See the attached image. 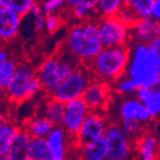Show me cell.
I'll return each mask as SVG.
<instances>
[{"label":"cell","mask_w":160,"mask_h":160,"mask_svg":"<svg viewBox=\"0 0 160 160\" xmlns=\"http://www.w3.org/2000/svg\"><path fill=\"white\" fill-rule=\"evenodd\" d=\"M126 75L137 88H152L160 84V52L148 44L138 43L129 52Z\"/></svg>","instance_id":"cell-1"},{"label":"cell","mask_w":160,"mask_h":160,"mask_svg":"<svg viewBox=\"0 0 160 160\" xmlns=\"http://www.w3.org/2000/svg\"><path fill=\"white\" fill-rule=\"evenodd\" d=\"M129 52L130 49L127 45L102 47L90 62L92 73L103 82H114L117 78L126 74Z\"/></svg>","instance_id":"cell-2"},{"label":"cell","mask_w":160,"mask_h":160,"mask_svg":"<svg viewBox=\"0 0 160 160\" xmlns=\"http://www.w3.org/2000/svg\"><path fill=\"white\" fill-rule=\"evenodd\" d=\"M102 47L95 22H88L74 26L66 37L67 51L84 63H90Z\"/></svg>","instance_id":"cell-3"},{"label":"cell","mask_w":160,"mask_h":160,"mask_svg":"<svg viewBox=\"0 0 160 160\" xmlns=\"http://www.w3.org/2000/svg\"><path fill=\"white\" fill-rule=\"evenodd\" d=\"M42 90L36 71L30 64L22 63L17 65L12 78L6 88V94L12 102H24L30 99Z\"/></svg>","instance_id":"cell-4"},{"label":"cell","mask_w":160,"mask_h":160,"mask_svg":"<svg viewBox=\"0 0 160 160\" xmlns=\"http://www.w3.org/2000/svg\"><path fill=\"white\" fill-rule=\"evenodd\" d=\"M96 26L103 47L127 45L131 37L130 27L118 16L103 17Z\"/></svg>","instance_id":"cell-5"},{"label":"cell","mask_w":160,"mask_h":160,"mask_svg":"<svg viewBox=\"0 0 160 160\" xmlns=\"http://www.w3.org/2000/svg\"><path fill=\"white\" fill-rule=\"evenodd\" d=\"M91 81V76L83 68H75L68 76L62 80L55 91L52 93V98L66 103L72 100L82 98L86 86Z\"/></svg>","instance_id":"cell-6"},{"label":"cell","mask_w":160,"mask_h":160,"mask_svg":"<svg viewBox=\"0 0 160 160\" xmlns=\"http://www.w3.org/2000/svg\"><path fill=\"white\" fill-rule=\"evenodd\" d=\"M108 148L107 160H126L132 153V139L122 131L120 126L111 124L107 127L103 134Z\"/></svg>","instance_id":"cell-7"},{"label":"cell","mask_w":160,"mask_h":160,"mask_svg":"<svg viewBox=\"0 0 160 160\" xmlns=\"http://www.w3.org/2000/svg\"><path fill=\"white\" fill-rule=\"evenodd\" d=\"M90 111L91 110L88 109L82 98L66 102L64 108V114L61 122L62 128L69 136H76Z\"/></svg>","instance_id":"cell-8"},{"label":"cell","mask_w":160,"mask_h":160,"mask_svg":"<svg viewBox=\"0 0 160 160\" xmlns=\"http://www.w3.org/2000/svg\"><path fill=\"white\" fill-rule=\"evenodd\" d=\"M107 127L108 123L101 113L98 111H90L82 127L76 133L78 143L81 146L85 142L94 141L102 138L107 130Z\"/></svg>","instance_id":"cell-9"},{"label":"cell","mask_w":160,"mask_h":160,"mask_svg":"<svg viewBox=\"0 0 160 160\" xmlns=\"http://www.w3.org/2000/svg\"><path fill=\"white\" fill-rule=\"evenodd\" d=\"M36 74L42 88L52 94L63 80V75L59 69V57L53 56L46 58L36 71Z\"/></svg>","instance_id":"cell-10"},{"label":"cell","mask_w":160,"mask_h":160,"mask_svg":"<svg viewBox=\"0 0 160 160\" xmlns=\"http://www.w3.org/2000/svg\"><path fill=\"white\" fill-rule=\"evenodd\" d=\"M82 99L91 111L100 112L107 107L110 100V88L108 83L101 80H91L83 93Z\"/></svg>","instance_id":"cell-11"},{"label":"cell","mask_w":160,"mask_h":160,"mask_svg":"<svg viewBox=\"0 0 160 160\" xmlns=\"http://www.w3.org/2000/svg\"><path fill=\"white\" fill-rule=\"evenodd\" d=\"M22 16L8 8L0 7V43H9L18 35Z\"/></svg>","instance_id":"cell-12"},{"label":"cell","mask_w":160,"mask_h":160,"mask_svg":"<svg viewBox=\"0 0 160 160\" xmlns=\"http://www.w3.org/2000/svg\"><path fill=\"white\" fill-rule=\"evenodd\" d=\"M131 36L138 43L149 44L152 39L158 37L160 34V25L158 20L151 17L148 18H139L130 27Z\"/></svg>","instance_id":"cell-13"},{"label":"cell","mask_w":160,"mask_h":160,"mask_svg":"<svg viewBox=\"0 0 160 160\" xmlns=\"http://www.w3.org/2000/svg\"><path fill=\"white\" fill-rule=\"evenodd\" d=\"M68 136L69 134L62 127L55 126L46 137V141L52 153V160H63L66 158Z\"/></svg>","instance_id":"cell-14"},{"label":"cell","mask_w":160,"mask_h":160,"mask_svg":"<svg viewBox=\"0 0 160 160\" xmlns=\"http://www.w3.org/2000/svg\"><path fill=\"white\" fill-rule=\"evenodd\" d=\"M121 119H132L139 122L144 123L152 119L148 110L143 104L139 101L138 98H128L120 105Z\"/></svg>","instance_id":"cell-15"},{"label":"cell","mask_w":160,"mask_h":160,"mask_svg":"<svg viewBox=\"0 0 160 160\" xmlns=\"http://www.w3.org/2000/svg\"><path fill=\"white\" fill-rule=\"evenodd\" d=\"M136 96L148 110L150 117L157 118L160 113V90L159 86L138 88Z\"/></svg>","instance_id":"cell-16"},{"label":"cell","mask_w":160,"mask_h":160,"mask_svg":"<svg viewBox=\"0 0 160 160\" xmlns=\"http://www.w3.org/2000/svg\"><path fill=\"white\" fill-rule=\"evenodd\" d=\"M32 136L26 129L17 131L11 142L10 149L7 153V160H27V149L29 146Z\"/></svg>","instance_id":"cell-17"},{"label":"cell","mask_w":160,"mask_h":160,"mask_svg":"<svg viewBox=\"0 0 160 160\" xmlns=\"http://www.w3.org/2000/svg\"><path fill=\"white\" fill-rule=\"evenodd\" d=\"M81 158L85 160H105L108 148L103 137L94 141L81 144Z\"/></svg>","instance_id":"cell-18"},{"label":"cell","mask_w":160,"mask_h":160,"mask_svg":"<svg viewBox=\"0 0 160 160\" xmlns=\"http://www.w3.org/2000/svg\"><path fill=\"white\" fill-rule=\"evenodd\" d=\"M158 148H159L158 139L151 134L141 137L137 143V152H138L139 158L142 160L157 159Z\"/></svg>","instance_id":"cell-19"},{"label":"cell","mask_w":160,"mask_h":160,"mask_svg":"<svg viewBox=\"0 0 160 160\" xmlns=\"http://www.w3.org/2000/svg\"><path fill=\"white\" fill-rule=\"evenodd\" d=\"M27 160H52V153L46 138L32 137L27 149Z\"/></svg>","instance_id":"cell-20"},{"label":"cell","mask_w":160,"mask_h":160,"mask_svg":"<svg viewBox=\"0 0 160 160\" xmlns=\"http://www.w3.org/2000/svg\"><path fill=\"white\" fill-rule=\"evenodd\" d=\"M17 131L18 128L7 121L0 126V160H7V153Z\"/></svg>","instance_id":"cell-21"},{"label":"cell","mask_w":160,"mask_h":160,"mask_svg":"<svg viewBox=\"0 0 160 160\" xmlns=\"http://www.w3.org/2000/svg\"><path fill=\"white\" fill-rule=\"evenodd\" d=\"M54 127L55 126L46 117H37L29 121L26 130L35 138H46Z\"/></svg>","instance_id":"cell-22"},{"label":"cell","mask_w":160,"mask_h":160,"mask_svg":"<svg viewBox=\"0 0 160 160\" xmlns=\"http://www.w3.org/2000/svg\"><path fill=\"white\" fill-rule=\"evenodd\" d=\"M124 7V0H95V11L102 17L118 16Z\"/></svg>","instance_id":"cell-23"},{"label":"cell","mask_w":160,"mask_h":160,"mask_svg":"<svg viewBox=\"0 0 160 160\" xmlns=\"http://www.w3.org/2000/svg\"><path fill=\"white\" fill-rule=\"evenodd\" d=\"M64 108L65 103L52 98V100H49L46 104L44 110V114H45L44 117L47 118L54 126H61L62 118L64 114Z\"/></svg>","instance_id":"cell-24"},{"label":"cell","mask_w":160,"mask_h":160,"mask_svg":"<svg viewBox=\"0 0 160 160\" xmlns=\"http://www.w3.org/2000/svg\"><path fill=\"white\" fill-rule=\"evenodd\" d=\"M155 0H124V6L130 8L139 18L151 17V8Z\"/></svg>","instance_id":"cell-25"},{"label":"cell","mask_w":160,"mask_h":160,"mask_svg":"<svg viewBox=\"0 0 160 160\" xmlns=\"http://www.w3.org/2000/svg\"><path fill=\"white\" fill-rule=\"evenodd\" d=\"M17 63L13 59L7 57L0 63V86H2L6 90L12 78L15 71L17 68Z\"/></svg>","instance_id":"cell-26"},{"label":"cell","mask_w":160,"mask_h":160,"mask_svg":"<svg viewBox=\"0 0 160 160\" xmlns=\"http://www.w3.org/2000/svg\"><path fill=\"white\" fill-rule=\"evenodd\" d=\"M35 1L36 0H0V7L11 9L22 16H26L29 13L30 7Z\"/></svg>","instance_id":"cell-27"},{"label":"cell","mask_w":160,"mask_h":160,"mask_svg":"<svg viewBox=\"0 0 160 160\" xmlns=\"http://www.w3.org/2000/svg\"><path fill=\"white\" fill-rule=\"evenodd\" d=\"M114 88L117 93L121 94V95L131 96L136 94V91L138 88L128 75L123 74L122 76H120V78L114 81Z\"/></svg>","instance_id":"cell-28"},{"label":"cell","mask_w":160,"mask_h":160,"mask_svg":"<svg viewBox=\"0 0 160 160\" xmlns=\"http://www.w3.org/2000/svg\"><path fill=\"white\" fill-rule=\"evenodd\" d=\"M95 11V0H85L73 9V16L76 19H85Z\"/></svg>","instance_id":"cell-29"},{"label":"cell","mask_w":160,"mask_h":160,"mask_svg":"<svg viewBox=\"0 0 160 160\" xmlns=\"http://www.w3.org/2000/svg\"><path fill=\"white\" fill-rule=\"evenodd\" d=\"M120 128L122 131L130 139H133L139 134V132L141 131L142 123L139 122L137 120H132V119H122L120 124Z\"/></svg>","instance_id":"cell-30"},{"label":"cell","mask_w":160,"mask_h":160,"mask_svg":"<svg viewBox=\"0 0 160 160\" xmlns=\"http://www.w3.org/2000/svg\"><path fill=\"white\" fill-rule=\"evenodd\" d=\"M66 2V0H44L42 5V10L44 15L55 13L59 10Z\"/></svg>","instance_id":"cell-31"},{"label":"cell","mask_w":160,"mask_h":160,"mask_svg":"<svg viewBox=\"0 0 160 160\" xmlns=\"http://www.w3.org/2000/svg\"><path fill=\"white\" fill-rule=\"evenodd\" d=\"M62 26V18L55 13H49L46 15V25H45V30L48 32H56L57 30L61 28Z\"/></svg>","instance_id":"cell-32"},{"label":"cell","mask_w":160,"mask_h":160,"mask_svg":"<svg viewBox=\"0 0 160 160\" xmlns=\"http://www.w3.org/2000/svg\"><path fill=\"white\" fill-rule=\"evenodd\" d=\"M118 17H119V18L124 22V24L128 25L129 27H131L134 22H137V20H138V17L136 16V13L131 10L130 8L126 7V6L121 9L120 12L118 13Z\"/></svg>","instance_id":"cell-33"},{"label":"cell","mask_w":160,"mask_h":160,"mask_svg":"<svg viewBox=\"0 0 160 160\" xmlns=\"http://www.w3.org/2000/svg\"><path fill=\"white\" fill-rule=\"evenodd\" d=\"M35 18V28L37 29V32H42L45 30V25H46V15L43 12L39 13L38 16L34 17Z\"/></svg>","instance_id":"cell-34"},{"label":"cell","mask_w":160,"mask_h":160,"mask_svg":"<svg viewBox=\"0 0 160 160\" xmlns=\"http://www.w3.org/2000/svg\"><path fill=\"white\" fill-rule=\"evenodd\" d=\"M151 18L155 20H160V0H155L151 8Z\"/></svg>","instance_id":"cell-35"},{"label":"cell","mask_w":160,"mask_h":160,"mask_svg":"<svg viewBox=\"0 0 160 160\" xmlns=\"http://www.w3.org/2000/svg\"><path fill=\"white\" fill-rule=\"evenodd\" d=\"M43 12V10H42V6L38 5L36 1H35L34 3H32V6L30 7V10H29V13H32V17H36L38 16L39 13Z\"/></svg>","instance_id":"cell-36"},{"label":"cell","mask_w":160,"mask_h":160,"mask_svg":"<svg viewBox=\"0 0 160 160\" xmlns=\"http://www.w3.org/2000/svg\"><path fill=\"white\" fill-rule=\"evenodd\" d=\"M85 0H66L65 5L71 9H74L75 7H78V5H81L82 2H84Z\"/></svg>","instance_id":"cell-37"},{"label":"cell","mask_w":160,"mask_h":160,"mask_svg":"<svg viewBox=\"0 0 160 160\" xmlns=\"http://www.w3.org/2000/svg\"><path fill=\"white\" fill-rule=\"evenodd\" d=\"M148 45H149L151 48H153V49H156V51L160 52V37L158 36V37H156L155 39H152Z\"/></svg>","instance_id":"cell-38"},{"label":"cell","mask_w":160,"mask_h":160,"mask_svg":"<svg viewBox=\"0 0 160 160\" xmlns=\"http://www.w3.org/2000/svg\"><path fill=\"white\" fill-rule=\"evenodd\" d=\"M7 57H9L8 53L5 51V49H2V48H0V63L3 61V59H6Z\"/></svg>","instance_id":"cell-39"},{"label":"cell","mask_w":160,"mask_h":160,"mask_svg":"<svg viewBox=\"0 0 160 160\" xmlns=\"http://www.w3.org/2000/svg\"><path fill=\"white\" fill-rule=\"evenodd\" d=\"M6 122V114L3 113V111L0 109V126L2 124V123Z\"/></svg>","instance_id":"cell-40"},{"label":"cell","mask_w":160,"mask_h":160,"mask_svg":"<svg viewBox=\"0 0 160 160\" xmlns=\"http://www.w3.org/2000/svg\"><path fill=\"white\" fill-rule=\"evenodd\" d=\"M6 91H5V88H2V86H0V99L1 98H3V95H5Z\"/></svg>","instance_id":"cell-41"}]
</instances>
